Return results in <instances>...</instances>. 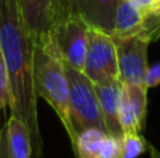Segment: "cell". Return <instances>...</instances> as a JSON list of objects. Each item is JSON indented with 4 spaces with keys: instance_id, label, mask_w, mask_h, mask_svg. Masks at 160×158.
<instances>
[{
    "instance_id": "30bf717a",
    "label": "cell",
    "mask_w": 160,
    "mask_h": 158,
    "mask_svg": "<svg viewBox=\"0 0 160 158\" xmlns=\"http://www.w3.org/2000/svg\"><path fill=\"white\" fill-rule=\"evenodd\" d=\"M146 10L136 7L129 0H119L114 17V30L111 35L114 38H128V36H141L143 31Z\"/></svg>"
},
{
    "instance_id": "2e32d148",
    "label": "cell",
    "mask_w": 160,
    "mask_h": 158,
    "mask_svg": "<svg viewBox=\"0 0 160 158\" xmlns=\"http://www.w3.org/2000/svg\"><path fill=\"white\" fill-rule=\"evenodd\" d=\"M10 101H11V94H10L8 72L4 58H3L2 49H0V112L4 111L6 106H10Z\"/></svg>"
},
{
    "instance_id": "5bb4252c",
    "label": "cell",
    "mask_w": 160,
    "mask_h": 158,
    "mask_svg": "<svg viewBox=\"0 0 160 158\" xmlns=\"http://www.w3.org/2000/svg\"><path fill=\"white\" fill-rule=\"evenodd\" d=\"M148 150V142L141 133L127 132L121 136V154L122 158H138Z\"/></svg>"
},
{
    "instance_id": "52a82bcc",
    "label": "cell",
    "mask_w": 160,
    "mask_h": 158,
    "mask_svg": "<svg viewBox=\"0 0 160 158\" xmlns=\"http://www.w3.org/2000/svg\"><path fill=\"white\" fill-rule=\"evenodd\" d=\"M118 3L119 0H59L55 21L66 14H78L90 27L111 34Z\"/></svg>"
},
{
    "instance_id": "277c9868",
    "label": "cell",
    "mask_w": 160,
    "mask_h": 158,
    "mask_svg": "<svg viewBox=\"0 0 160 158\" xmlns=\"http://www.w3.org/2000/svg\"><path fill=\"white\" fill-rule=\"evenodd\" d=\"M90 25L78 14H66L53 22L48 35L58 49L62 60L83 70L88 44Z\"/></svg>"
},
{
    "instance_id": "7402d4cb",
    "label": "cell",
    "mask_w": 160,
    "mask_h": 158,
    "mask_svg": "<svg viewBox=\"0 0 160 158\" xmlns=\"http://www.w3.org/2000/svg\"><path fill=\"white\" fill-rule=\"evenodd\" d=\"M150 11H153V13H156V14H160V0H155V2H153V6H152V8H150Z\"/></svg>"
},
{
    "instance_id": "e0dca14e",
    "label": "cell",
    "mask_w": 160,
    "mask_h": 158,
    "mask_svg": "<svg viewBox=\"0 0 160 158\" xmlns=\"http://www.w3.org/2000/svg\"><path fill=\"white\" fill-rule=\"evenodd\" d=\"M97 158H122L121 154V137L107 134L102 142Z\"/></svg>"
},
{
    "instance_id": "7a4b0ae2",
    "label": "cell",
    "mask_w": 160,
    "mask_h": 158,
    "mask_svg": "<svg viewBox=\"0 0 160 158\" xmlns=\"http://www.w3.org/2000/svg\"><path fill=\"white\" fill-rule=\"evenodd\" d=\"M34 87L37 95L44 98L58 115L72 143L76 137V132L70 116L69 84L63 60L48 34L35 39Z\"/></svg>"
},
{
    "instance_id": "9a60e30c",
    "label": "cell",
    "mask_w": 160,
    "mask_h": 158,
    "mask_svg": "<svg viewBox=\"0 0 160 158\" xmlns=\"http://www.w3.org/2000/svg\"><path fill=\"white\" fill-rule=\"evenodd\" d=\"M118 114H119V123H121L122 133H127V132L141 133L142 129L139 128L138 122H136V119H135V115H133L132 106H131L129 100H128V95H127V91H125L124 84H122V87H121V98H119V112Z\"/></svg>"
},
{
    "instance_id": "ac0fdd59",
    "label": "cell",
    "mask_w": 160,
    "mask_h": 158,
    "mask_svg": "<svg viewBox=\"0 0 160 158\" xmlns=\"http://www.w3.org/2000/svg\"><path fill=\"white\" fill-rule=\"evenodd\" d=\"M160 84V63H156L155 66L149 67L146 76V87L152 88Z\"/></svg>"
},
{
    "instance_id": "8992f818",
    "label": "cell",
    "mask_w": 160,
    "mask_h": 158,
    "mask_svg": "<svg viewBox=\"0 0 160 158\" xmlns=\"http://www.w3.org/2000/svg\"><path fill=\"white\" fill-rule=\"evenodd\" d=\"M114 38V36H112ZM118 56L119 81L124 84H138L146 87L148 48L150 42L142 36L114 38Z\"/></svg>"
},
{
    "instance_id": "ffe728a7",
    "label": "cell",
    "mask_w": 160,
    "mask_h": 158,
    "mask_svg": "<svg viewBox=\"0 0 160 158\" xmlns=\"http://www.w3.org/2000/svg\"><path fill=\"white\" fill-rule=\"evenodd\" d=\"M129 2L132 3V4H135L136 7L142 8V10L149 11L150 8H152L153 2H155V0H129Z\"/></svg>"
},
{
    "instance_id": "8fae6325",
    "label": "cell",
    "mask_w": 160,
    "mask_h": 158,
    "mask_svg": "<svg viewBox=\"0 0 160 158\" xmlns=\"http://www.w3.org/2000/svg\"><path fill=\"white\" fill-rule=\"evenodd\" d=\"M10 158H31L32 142L28 128L14 115H10L4 125Z\"/></svg>"
},
{
    "instance_id": "6da1fadb",
    "label": "cell",
    "mask_w": 160,
    "mask_h": 158,
    "mask_svg": "<svg viewBox=\"0 0 160 158\" xmlns=\"http://www.w3.org/2000/svg\"><path fill=\"white\" fill-rule=\"evenodd\" d=\"M35 35L28 28L20 0H0V49L10 80V111L28 128L32 151L42 157V137L34 87Z\"/></svg>"
},
{
    "instance_id": "ba28073f",
    "label": "cell",
    "mask_w": 160,
    "mask_h": 158,
    "mask_svg": "<svg viewBox=\"0 0 160 158\" xmlns=\"http://www.w3.org/2000/svg\"><path fill=\"white\" fill-rule=\"evenodd\" d=\"M121 81L112 80L107 83L96 84L100 111L108 134L121 137L122 129L119 123V98H121Z\"/></svg>"
},
{
    "instance_id": "d6986e66",
    "label": "cell",
    "mask_w": 160,
    "mask_h": 158,
    "mask_svg": "<svg viewBox=\"0 0 160 158\" xmlns=\"http://www.w3.org/2000/svg\"><path fill=\"white\" fill-rule=\"evenodd\" d=\"M0 158H10L7 148V139H6V129L4 126L0 130Z\"/></svg>"
},
{
    "instance_id": "5b68a950",
    "label": "cell",
    "mask_w": 160,
    "mask_h": 158,
    "mask_svg": "<svg viewBox=\"0 0 160 158\" xmlns=\"http://www.w3.org/2000/svg\"><path fill=\"white\" fill-rule=\"evenodd\" d=\"M83 73L94 84L119 80L118 56L111 34L90 27Z\"/></svg>"
},
{
    "instance_id": "4fadbf2b",
    "label": "cell",
    "mask_w": 160,
    "mask_h": 158,
    "mask_svg": "<svg viewBox=\"0 0 160 158\" xmlns=\"http://www.w3.org/2000/svg\"><path fill=\"white\" fill-rule=\"evenodd\" d=\"M124 84V83H122ZM128 100L132 106L135 119L139 128L143 129L145 119H146V106H148V87L138 86V84H124Z\"/></svg>"
},
{
    "instance_id": "3957f363",
    "label": "cell",
    "mask_w": 160,
    "mask_h": 158,
    "mask_svg": "<svg viewBox=\"0 0 160 158\" xmlns=\"http://www.w3.org/2000/svg\"><path fill=\"white\" fill-rule=\"evenodd\" d=\"M63 66L69 84L70 116L76 134L88 128H98L105 130L96 84L82 70L75 69L65 62Z\"/></svg>"
},
{
    "instance_id": "7c38bea8",
    "label": "cell",
    "mask_w": 160,
    "mask_h": 158,
    "mask_svg": "<svg viewBox=\"0 0 160 158\" xmlns=\"http://www.w3.org/2000/svg\"><path fill=\"white\" fill-rule=\"evenodd\" d=\"M107 132L98 128H88L79 132L70 144L76 158H97Z\"/></svg>"
},
{
    "instance_id": "44dd1931",
    "label": "cell",
    "mask_w": 160,
    "mask_h": 158,
    "mask_svg": "<svg viewBox=\"0 0 160 158\" xmlns=\"http://www.w3.org/2000/svg\"><path fill=\"white\" fill-rule=\"evenodd\" d=\"M148 151H149L150 158H160V151L153 144H150V143H148Z\"/></svg>"
},
{
    "instance_id": "9c48e42d",
    "label": "cell",
    "mask_w": 160,
    "mask_h": 158,
    "mask_svg": "<svg viewBox=\"0 0 160 158\" xmlns=\"http://www.w3.org/2000/svg\"><path fill=\"white\" fill-rule=\"evenodd\" d=\"M59 0H20L21 13L35 38L44 36L56 18Z\"/></svg>"
}]
</instances>
